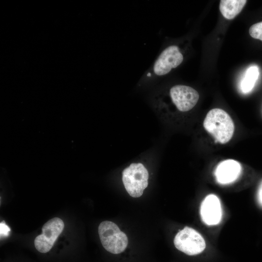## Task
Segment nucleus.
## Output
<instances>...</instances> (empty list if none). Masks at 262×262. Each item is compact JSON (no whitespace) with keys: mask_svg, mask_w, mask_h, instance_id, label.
Masks as SVG:
<instances>
[{"mask_svg":"<svg viewBox=\"0 0 262 262\" xmlns=\"http://www.w3.org/2000/svg\"><path fill=\"white\" fill-rule=\"evenodd\" d=\"M259 75V69L257 66H253L247 69L240 83V87L242 93L246 94L252 90Z\"/></svg>","mask_w":262,"mask_h":262,"instance_id":"11","label":"nucleus"},{"mask_svg":"<svg viewBox=\"0 0 262 262\" xmlns=\"http://www.w3.org/2000/svg\"><path fill=\"white\" fill-rule=\"evenodd\" d=\"M249 33L252 38L262 41V21L251 25Z\"/></svg>","mask_w":262,"mask_h":262,"instance_id":"12","label":"nucleus"},{"mask_svg":"<svg viewBox=\"0 0 262 262\" xmlns=\"http://www.w3.org/2000/svg\"><path fill=\"white\" fill-rule=\"evenodd\" d=\"M10 231V229L6 225L4 222H1L0 224V237L7 236L9 232Z\"/></svg>","mask_w":262,"mask_h":262,"instance_id":"13","label":"nucleus"},{"mask_svg":"<svg viewBox=\"0 0 262 262\" xmlns=\"http://www.w3.org/2000/svg\"><path fill=\"white\" fill-rule=\"evenodd\" d=\"M148 172L143 164L133 163L122 172V180L128 193L133 197L141 196L148 185Z\"/></svg>","mask_w":262,"mask_h":262,"instance_id":"2","label":"nucleus"},{"mask_svg":"<svg viewBox=\"0 0 262 262\" xmlns=\"http://www.w3.org/2000/svg\"><path fill=\"white\" fill-rule=\"evenodd\" d=\"M246 2V0H221L220 11L225 18L232 19L240 13Z\"/></svg>","mask_w":262,"mask_h":262,"instance_id":"10","label":"nucleus"},{"mask_svg":"<svg viewBox=\"0 0 262 262\" xmlns=\"http://www.w3.org/2000/svg\"><path fill=\"white\" fill-rule=\"evenodd\" d=\"M183 60V55L180 48L177 45H170L161 52L146 75L150 78L164 76L180 66Z\"/></svg>","mask_w":262,"mask_h":262,"instance_id":"4","label":"nucleus"},{"mask_svg":"<svg viewBox=\"0 0 262 262\" xmlns=\"http://www.w3.org/2000/svg\"><path fill=\"white\" fill-rule=\"evenodd\" d=\"M169 97L171 102L180 112L191 110L196 104L199 95L193 88L182 84L175 85L170 88Z\"/></svg>","mask_w":262,"mask_h":262,"instance_id":"7","label":"nucleus"},{"mask_svg":"<svg viewBox=\"0 0 262 262\" xmlns=\"http://www.w3.org/2000/svg\"><path fill=\"white\" fill-rule=\"evenodd\" d=\"M63 221L58 217L53 218L47 222L42 228V233L34 241L35 248L39 252H49L64 229Z\"/></svg>","mask_w":262,"mask_h":262,"instance_id":"6","label":"nucleus"},{"mask_svg":"<svg viewBox=\"0 0 262 262\" xmlns=\"http://www.w3.org/2000/svg\"><path fill=\"white\" fill-rule=\"evenodd\" d=\"M177 249L190 255L202 252L206 248V243L201 234L194 229L185 227L179 231L174 239Z\"/></svg>","mask_w":262,"mask_h":262,"instance_id":"5","label":"nucleus"},{"mask_svg":"<svg viewBox=\"0 0 262 262\" xmlns=\"http://www.w3.org/2000/svg\"><path fill=\"white\" fill-rule=\"evenodd\" d=\"M241 170V165L238 161L228 159L218 164L214 175L219 183L227 184L234 182L238 179Z\"/></svg>","mask_w":262,"mask_h":262,"instance_id":"9","label":"nucleus"},{"mask_svg":"<svg viewBox=\"0 0 262 262\" xmlns=\"http://www.w3.org/2000/svg\"><path fill=\"white\" fill-rule=\"evenodd\" d=\"M203 126L217 142L222 144L230 140L234 131V123L229 115L219 108H214L208 112Z\"/></svg>","mask_w":262,"mask_h":262,"instance_id":"1","label":"nucleus"},{"mask_svg":"<svg viewBox=\"0 0 262 262\" xmlns=\"http://www.w3.org/2000/svg\"><path fill=\"white\" fill-rule=\"evenodd\" d=\"M98 232L101 244L107 251L117 254L126 248L128 237L114 222L110 221L102 222L98 226Z\"/></svg>","mask_w":262,"mask_h":262,"instance_id":"3","label":"nucleus"},{"mask_svg":"<svg viewBox=\"0 0 262 262\" xmlns=\"http://www.w3.org/2000/svg\"><path fill=\"white\" fill-rule=\"evenodd\" d=\"M257 201L261 207H262V181L261 182L257 192Z\"/></svg>","mask_w":262,"mask_h":262,"instance_id":"14","label":"nucleus"},{"mask_svg":"<svg viewBox=\"0 0 262 262\" xmlns=\"http://www.w3.org/2000/svg\"><path fill=\"white\" fill-rule=\"evenodd\" d=\"M200 213L202 221L206 225L218 224L222 218L221 206L218 197L213 194L206 196L201 204Z\"/></svg>","mask_w":262,"mask_h":262,"instance_id":"8","label":"nucleus"}]
</instances>
